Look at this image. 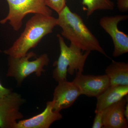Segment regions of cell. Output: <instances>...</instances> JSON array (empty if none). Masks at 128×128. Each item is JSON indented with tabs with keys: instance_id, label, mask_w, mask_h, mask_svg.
<instances>
[{
	"instance_id": "obj_1",
	"label": "cell",
	"mask_w": 128,
	"mask_h": 128,
	"mask_svg": "<svg viewBox=\"0 0 128 128\" xmlns=\"http://www.w3.org/2000/svg\"><path fill=\"white\" fill-rule=\"evenodd\" d=\"M57 25L61 35L82 51H96L108 57L98 40L89 30L82 18L66 6L58 14Z\"/></svg>"
},
{
	"instance_id": "obj_2",
	"label": "cell",
	"mask_w": 128,
	"mask_h": 128,
	"mask_svg": "<svg viewBox=\"0 0 128 128\" xmlns=\"http://www.w3.org/2000/svg\"><path fill=\"white\" fill-rule=\"evenodd\" d=\"M57 25V18L52 16L35 14L27 22L20 36L4 53L13 57L24 56L30 49L35 48L44 37L52 33Z\"/></svg>"
},
{
	"instance_id": "obj_3",
	"label": "cell",
	"mask_w": 128,
	"mask_h": 128,
	"mask_svg": "<svg viewBox=\"0 0 128 128\" xmlns=\"http://www.w3.org/2000/svg\"><path fill=\"white\" fill-rule=\"evenodd\" d=\"M60 48V54L58 60L54 65L56 67L52 73L53 78L57 82L66 80L67 72L70 74L75 72L82 73L84 72L85 62L90 51L82 53V50L70 44L68 46L64 41V38L57 34Z\"/></svg>"
},
{
	"instance_id": "obj_4",
	"label": "cell",
	"mask_w": 128,
	"mask_h": 128,
	"mask_svg": "<svg viewBox=\"0 0 128 128\" xmlns=\"http://www.w3.org/2000/svg\"><path fill=\"white\" fill-rule=\"evenodd\" d=\"M36 56L35 53L30 52L22 57L8 56L6 76L15 78L18 86H20L24 80L32 73H36L38 77L41 76L42 73L46 71L44 67L48 64L49 58L47 54H44L34 60H29Z\"/></svg>"
},
{
	"instance_id": "obj_5",
	"label": "cell",
	"mask_w": 128,
	"mask_h": 128,
	"mask_svg": "<svg viewBox=\"0 0 128 128\" xmlns=\"http://www.w3.org/2000/svg\"><path fill=\"white\" fill-rule=\"evenodd\" d=\"M9 7L7 16L0 21L4 24L9 21L15 31L22 28V20L30 14L52 16V10L46 6L45 0H6Z\"/></svg>"
},
{
	"instance_id": "obj_6",
	"label": "cell",
	"mask_w": 128,
	"mask_h": 128,
	"mask_svg": "<svg viewBox=\"0 0 128 128\" xmlns=\"http://www.w3.org/2000/svg\"><path fill=\"white\" fill-rule=\"evenodd\" d=\"M128 18L126 15L105 16L99 21L101 27L110 35L114 45V57H119L128 52V35L118 29V24Z\"/></svg>"
},
{
	"instance_id": "obj_7",
	"label": "cell",
	"mask_w": 128,
	"mask_h": 128,
	"mask_svg": "<svg viewBox=\"0 0 128 128\" xmlns=\"http://www.w3.org/2000/svg\"><path fill=\"white\" fill-rule=\"evenodd\" d=\"M25 102L20 94L12 92L0 98V128H14L17 120L23 118L20 109Z\"/></svg>"
},
{
	"instance_id": "obj_8",
	"label": "cell",
	"mask_w": 128,
	"mask_h": 128,
	"mask_svg": "<svg viewBox=\"0 0 128 128\" xmlns=\"http://www.w3.org/2000/svg\"><path fill=\"white\" fill-rule=\"evenodd\" d=\"M72 82L79 88L82 95L96 98L110 86L109 78L106 74L84 75L77 72Z\"/></svg>"
},
{
	"instance_id": "obj_9",
	"label": "cell",
	"mask_w": 128,
	"mask_h": 128,
	"mask_svg": "<svg viewBox=\"0 0 128 128\" xmlns=\"http://www.w3.org/2000/svg\"><path fill=\"white\" fill-rule=\"evenodd\" d=\"M54 92L52 102L53 110L60 112L71 106L82 94L79 88L72 82H59Z\"/></svg>"
},
{
	"instance_id": "obj_10",
	"label": "cell",
	"mask_w": 128,
	"mask_h": 128,
	"mask_svg": "<svg viewBox=\"0 0 128 128\" xmlns=\"http://www.w3.org/2000/svg\"><path fill=\"white\" fill-rule=\"evenodd\" d=\"M62 118L60 112L53 110L52 102L49 101L42 112L28 119L18 121L14 128H49L53 123Z\"/></svg>"
},
{
	"instance_id": "obj_11",
	"label": "cell",
	"mask_w": 128,
	"mask_h": 128,
	"mask_svg": "<svg viewBox=\"0 0 128 128\" xmlns=\"http://www.w3.org/2000/svg\"><path fill=\"white\" fill-rule=\"evenodd\" d=\"M114 104L103 110L102 122L104 128H128V121L124 114L128 97Z\"/></svg>"
},
{
	"instance_id": "obj_12",
	"label": "cell",
	"mask_w": 128,
	"mask_h": 128,
	"mask_svg": "<svg viewBox=\"0 0 128 128\" xmlns=\"http://www.w3.org/2000/svg\"><path fill=\"white\" fill-rule=\"evenodd\" d=\"M128 86H110L97 97L95 113L103 110L128 95Z\"/></svg>"
},
{
	"instance_id": "obj_13",
	"label": "cell",
	"mask_w": 128,
	"mask_h": 128,
	"mask_svg": "<svg viewBox=\"0 0 128 128\" xmlns=\"http://www.w3.org/2000/svg\"><path fill=\"white\" fill-rule=\"evenodd\" d=\"M110 86H128V64L112 60L105 70Z\"/></svg>"
},
{
	"instance_id": "obj_14",
	"label": "cell",
	"mask_w": 128,
	"mask_h": 128,
	"mask_svg": "<svg viewBox=\"0 0 128 128\" xmlns=\"http://www.w3.org/2000/svg\"><path fill=\"white\" fill-rule=\"evenodd\" d=\"M82 3L88 17L97 10H113L114 6L111 0H82Z\"/></svg>"
},
{
	"instance_id": "obj_15",
	"label": "cell",
	"mask_w": 128,
	"mask_h": 128,
	"mask_svg": "<svg viewBox=\"0 0 128 128\" xmlns=\"http://www.w3.org/2000/svg\"><path fill=\"white\" fill-rule=\"evenodd\" d=\"M46 6L58 14L66 6V0H45Z\"/></svg>"
},
{
	"instance_id": "obj_16",
	"label": "cell",
	"mask_w": 128,
	"mask_h": 128,
	"mask_svg": "<svg viewBox=\"0 0 128 128\" xmlns=\"http://www.w3.org/2000/svg\"><path fill=\"white\" fill-rule=\"evenodd\" d=\"M103 110L95 113L96 116L94 119L92 128H103V124L102 122V116H103Z\"/></svg>"
},
{
	"instance_id": "obj_17",
	"label": "cell",
	"mask_w": 128,
	"mask_h": 128,
	"mask_svg": "<svg viewBox=\"0 0 128 128\" xmlns=\"http://www.w3.org/2000/svg\"><path fill=\"white\" fill-rule=\"evenodd\" d=\"M117 6L120 12H124L128 10V0H117Z\"/></svg>"
},
{
	"instance_id": "obj_18",
	"label": "cell",
	"mask_w": 128,
	"mask_h": 128,
	"mask_svg": "<svg viewBox=\"0 0 128 128\" xmlns=\"http://www.w3.org/2000/svg\"><path fill=\"white\" fill-rule=\"evenodd\" d=\"M11 92L12 90L11 89L5 88L0 82V98L7 96Z\"/></svg>"
},
{
	"instance_id": "obj_19",
	"label": "cell",
	"mask_w": 128,
	"mask_h": 128,
	"mask_svg": "<svg viewBox=\"0 0 128 128\" xmlns=\"http://www.w3.org/2000/svg\"><path fill=\"white\" fill-rule=\"evenodd\" d=\"M124 114L125 118L126 120L128 121V102L126 104L125 106V109H124Z\"/></svg>"
}]
</instances>
